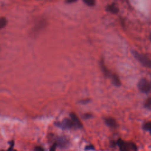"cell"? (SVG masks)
Instances as JSON below:
<instances>
[{
    "instance_id": "1",
    "label": "cell",
    "mask_w": 151,
    "mask_h": 151,
    "mask_svg": "<svg viewBox=\"0 0 151 151\" xmlns=\"http://www.w3.org/2000/svg\"><path fill=\"white\" fill-rule=\"evenodd\" d=\"M117 145L120 151H136L137 147L134 143L131 142H126L122 139L117 140Z\"/></svg>"
},
{
    "instance_id": "2",
    "label": "cell",
    "mask_w": 151,
    "mask_h": 151,
    "mask_svg": "<svg viewBox=\"0 0 151 151\" xmlns=\"http://www.w3.org/2000/svg\"><path fill=\"white\" fill-rule=\"evenodd\" d=\"M133 54L134 57L145 67L151 68V60L147 58L146 56L137 53L136 51H133Z\"/></svg>"
},
{
    "instance_id": "3",
    "label": "cell",
    "mask_w": 151,
    "mask_h": 151,
    "mask_svg": "<svg viewBox=\"0 0 151 151\" xmlns=\"http://www.w3.org/2000/svg\"><path fill=\"white\" fill-rule=\"evenodd\" d=\"M137 86L139 90L143 93H149L151 89L150 84L145 78H142L141 80H140V81L138 83Z\"/></svg>"
},
{
    "instance_id": "4",
    "label": "cell",
    "mask_w": 151,
    "mask_h": 151,
    "mask_svg": "<svg viewBox=\"0 0 151 151\" xmlns=\"http://www.w3.org/2000/svg\"><path fill=\"white\" fill-rule=\"evenodd\" d=\"M58 126L63 129H70L74 126L71 120L68 119H65L64 120H63V122L58 124Z\"/></svg>"
},
{
    "instance_id": "5",
    "label": "cell",
    "mask_w": 151,
    "mask_h": 151,
    "mask_svg": "<svg viewBox=\"0 0 151 151\" xmlns=\"http://www.w3.org/2000/svg\"><path fill=\"white\" fill-rule=\"evenodd\" d=\"M70 116H71V120L73 122L74 126H76V127H78V128H80L82 127L81 122L80 121L79 119L74 113H71L70 114Z\"/></svg>"
},
{
    "instance_id": "6",
    "label": "cell",
    "mask_w": 151,
    "mask_h": 151,
    "mask_svg": "<svg viewBox=\"0 0 151 151\" xmlns=\"http://www.w3.org/2000/svg\"><path fill=\"white\" fill-rule=\"evenodd\" d=\"M106 10L113 14H117L119 12V8L114 4L108 5L106 8Z\"/></svg>"
},
{
    "instance_id": "7",
    "label": "cell",
    "mask_w": 151,
    "mask_h": 151,
    "mask_svg": "<svg viewBox=\"0 0 151 151\" xmlns=\"http://www.w3.org/2000/svg\"><path fill=\"white\" fill-rule=\"evenodd\" d=\"M105 123L108 126H109L110 127H116V122L113 118H110V117L106 118Z\"/></svg>"
},
{
    "instance_id": "8",
    "label": "cell",
    "mask_w": 151,
    "mask_h": 151,
    "mask_svg": "<svg viewBox=\"0 0 151 151\" xmlns=\"http://www.w3.org/2000/svg\"><path fill=\"white\" fill-rule=\"evenodd\" d=\"M111 79H112V81L113 83V84L116 86H119L120 85V80L119 78V77L113 74L111 76Z\"/></svg>"
},
{
    "instance_id": "9",
    "label": "cell",
    "mask_w": 151,
    "mask_h": 151,
    "mask_svg": "<svg viewBox=\"0 0 151 151\" xmlns=\"http://www.w3.org/2000/svg\"><path fill=\"white\" fill-rule=\"evenodd\" d=\"M6 24H7L6 19L4 17H1L0 18V28H2L4 27H5Z\"/></svg>"
},
{
    "instance_id": "10",
    "label": "cell",
    "mask_w": 151,
    "mask_h": 151,
    "mask_svg": "<svg viewBox=\"0 0 151 151\" xmlns=\"http://www.w3.org/2000/svg\"><path fill=\"white\" fill-rule=\"evenodd\" d=\"M145 107L149 110H151V97L147 99L145 103Z\"/></svg>"
},
{
    "instance_id": "11",
    "label": "cell",
    "mask_w": 151,
    "mask_h": 151,
    "mask_svg": "<svg viewBox=\"0 0 151 151\" xmlns=\"http://www.w3.org/2000/svg\"><path fill=\"white\" fill-rule=\"evenodd\" d=\"M143 129L149 131L151 129V122H147L143 125Z\"/></svg>"
},
{
    "instance_id": "12",
    "label": "cell",
    "mask_w": 151,
    "mask_h": 151,
    "mask_svg": "<svg viewBox=\"0 0 151 151\" xmlns=\"http://www.w3.org/2000/svg\"><path fill=\"white\" fill-rule=\"evenodd\" d=\"M84 2L88 6H94L95 4V1L94 0H84Z\"/></svg>"
},
{
    "instance_id": "13",
    "label": "cell",
    "mask_w": 151,
    "mask_h": 151,
    "mask_svg": "<svg viewBox=\"0 0 151 151\" xmlns=\"http://www.w3.org/2000/svg\"><path fill=\"white\" fill-rule=\"evenodd\" d=\"M66 142L65 140L64 139H60V140H58V144L61 146V147H64V146L66 145Z\"/></svg>"
},
{
    "instance_id": "14",
    "label": "cell",
    "mask_w": 151,
    "mask_h": 151,
    "mask_svg": "<svg viewBox=\"0 0 151 151\" xmlns=\"http://www.w3.org/2000/svg\"><path fill=\"white\" fill-rule=\"evenodd\" d=\"M34 151H45V150L43 149V147H42L41 146H37L34 148Z\"/></svg>"
},
{
    "instance_id": "15",
    "label": "cell",
    "mask_w": 151,
    "mask_h": 151,
    "mask_svg": "<svg viewBox=\"0 0 151 151\" xmlns=\"http://www.w3.org/2000/svg\"><path fill=\"white\" fill-rule=\"evenodd\" d=\"M85 149L86 150H94V146H93V145H88V146H87L86 147H85Z\"/></svg>"
},
{
    "instance_id": "16",
    "label": "cell",
    "mask_w": 151,
    "mask_h": 151,
    "mask_svg": "<svg viewBox=\"0 0 151 151\" xmlns=\"http://www.w3.org/2000/svg\"><path fill=\"white\" fill-rule=\"evenodd\" d=\"M55 148H56V143H54L52 146L51 147L50 151H55Z\"/></svg>"
},
{
    "instance_id": "17",
    "label": "cell",
    "mask_w": 151,
    "mask_h": 151,
    "mask_svg": "<svg viewBox=\"0 0 151 151\" xmlns=\"http://www.w3.org/2000/svg\"><path fill=\"white\" fill-rule=\"evenodd\" d=\"M149 38H150V40L151 41V34H150V37H149Z\"/></svg>"
},
{
    "instance_id": "18",
    "label": "cell",
    "mask_w": 151,
    "mask_h": 151,
    "mask_svg": "<svg viewBox=\"0 0 151 151\" xmlns=\"http://www.w3.org/2000/svg\"><path fill=\"white\" fill-rule=\"evenodd\" d=\"M149 132H150V134H151V129H150V130H149Z\"/></svg>"
}]
</instances>
